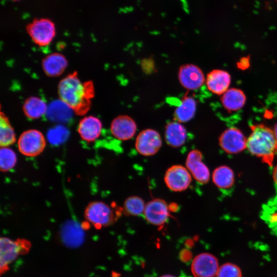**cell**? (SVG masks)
Returning <instances> with one entry per match:
<instances>
[{"mask_svg": "<svg viewBox=\"0 0 277 277\" xmlns=\"http://www.w3.org/2000/svg\"><path fill=\"white\" fill-rule=\"evenodd\" d=\"M250 66L249 58L245 57L242 58L238 63V67L241 69L245 70L248 68Z\"/></svg>", "mask_w": 277, "mask_h": 277, "instance_id": "obj_30", "label": "cell"}, {"mask_svg": "<svg viewBox=\"0 0 277 277\" xmlns=\"http://www.w3.org/2000/svg\"><path fill=\"white\" fill-rule=\"evenodd\" d=\"M26 31L33 42L39 47L50 45L56 35L54 23L46 18L34 19L27 25Z\"/></svg>", "mask_w": 277, "mask_h": 277, "instance_id": "obj_3", "label": "cell"}, {"mask_svg": "<svg viewBox=\"0 0 277 277\" xmlns=\"http://www.w3.org/2000/svg\"><path fill=\"white\" fill-rule=\"evenodd\" d=\"M61 239L69 247H77L83 242L84 233L81 227L76 223L69 221L61 229Z\"/></svg>", "mask_w": 277, "mask_h": 277, "instance_id": "obj_18", "label": "cell"}, {"mask_svg": "<svg viewBox=\"0 0 277 277\" xmlns=\"http://www.w3.org/2000/svg\"><path fill=\"white\" fill-rule=\"evenodd\" d=\"M85 217L94 226L101 228L108 226L115 221L114 214L110 207L104 202L94 201L86 208Z\"/></svg>", "mask_w": 277, "mask_h": 277, "instance_id": "obj_5", "label": "cell"}, {"mask_svg": "<svg viewBox=\"0 0 277 277\" xmlns=\"http://www.w3.org/2000/svg\"><path fill=\"white\" fill-rule=\"evenodd\" d=\"M68 65L64 55L54 52L46 55L42 61V67L44 73L48 77H56L62 75Z\"/></svg>", "mask_w": 277, "mask_h": 277, "instance_id": "obj_15", "label": "cell"}, {"mask_svg": "<svg viewBox=\"0 0 277 277\" xmlns=\"http://www.w3.org/2000/svg\"><path fill=\"white\" fill-rule=\"evenodd\" d=\"M102 129L101 121L93 115L84 116L78 125L77 131L85 141L91 142L95 141L101 135Z\"/></svg>", "mask_w": 277, "mask_h": 277, "instance_id": "obj_16", "label": "cell"}, {"mask_svg": "<svg viewBox=\"0 0 277 277\" xmlns=\"http://www.w3.org/2000/svg\"><path fill=\"white\" fill-rule=\"evenodd\" d=\"M144 215L150 224L161 226L164 224L169 216V207L163 200L156 199L148 202L145 207Z\"/></svg>", "mask_w": 277, "mask_h": 277, "instance_id": "obj_12", "label": "cell"}, {"mask_svg": "<svg viewBox=\"0 0 277 277\" xmlns=\"http://www.w3.org/2000/svg\"><path fill=\"white\" fill-rule=\"evenodd\" d=\"M48 106L44 100L35 96L25 100L22 106L25 115L29 119L39 118L47 112Z\"/></svg>", "mask_w": 277, "mask_h": 277, "instance_id": "obj_20", "label": "cell"}, {"mask_svg": "<svg viewBox=\"0 0 277 277\" xmlns=\"http://www.w3.org/2000/svg\"><path fill=\"white\" fill-rule=\"evenodd\" d=\"M219 267L218 260L214 255L203 252L194 258L191 270L194 277H216Z\"/></svg>", "mask_w": 277, "mask_h": 277, "instance_id": "obj_8", "label": "cell"}, {"mask_svg": "<svg viewBox=\"0 0 277 277\" xmlns=\"http://www.w3.org/2000/svg\"><path fill=\"white\" fill-rule=\"evenodd\" d=\"M164 181L169 189L173 191H182L188 188L191 182V176L187 168L176 165L166 171Z\"/></svg>", "mask_w": 277, "mask_h": 277, "instance_id": "obj_9", "label": "cell"}, {"mask_svg": "<svg viewBox=\"0 0 277 277\" xmlns=\"http://www.w3.org/2000/svg\"><path fill=\"white\" fill-rule=\"evenodd\" d=\"M216 277H242V273L236 264L226 263L220 266Z\"/></svg>", "mask_w": 277, "mask_h": 277, "instance_id": "obj_28", "label": "cell"}, {"mask_svg": "<svg viewBox=\"0 0 277 277\" xmlns=\"http://www.w3.org/2000/svg\"><path fill=\"white\" fill-rule=\"evenodd\" d=\"M231 82L229 73L224 70L215 69L207 75L206 84L208 89L214 94H223L228 89Z\"/></svg>", "mask_w": 277, "mask_h": 277, "instance_id": "obj_17", "label": "cell"}, {"mask_svg": "<svg viewBox=\"0 0 277 277\" xmlns=\"http://www.w3.org/2000/svg\"><path fill=\"white\" fill-rule=\"evenodd\" d=\"M186 166L198 183L201 184L208 183L210 179V172L207 166L202 162V154L200 151L193 150L188 153Z\"/></svg>", "mask_w": 277, "mask_h": 277, "instance_id": "obj_13", "label": "cell"}, {"mask_svg": "<svg viewBox=\"0 0 277 277\" xmlns=\"http://www.w3.org/2000/svg\"><path fill=\"white\" fill-rule=\"evenodd\" d=\"M68 134L65 127L63 126H57L49 130L48 137L52 144H58L64 141Z\"/></svg>", "mask_w": 277, "mask_h": 277, "instance_id": "obj_29", "label": "cell"}, {"mask_svg": "<svg viewBox=\"0 0 277 277\" xmlns=\"http://www.w3.org/2000/svg\"><path fill=\"white\" fill-rule=\"evenodd\" d=\"M177 76L181 85L188 90L200 88L206 81L201 68L192 64L182 65L179 69Z\"/></svg>", "mask_w": 277, "mask_h": 277, "instance_id": "obj_11", "label": "cell"}, {"mask_svg": "<svg viewBox=\"0 0 277 277\" xmlns=\"http://www.w3.org/2000/svg\"><path fill=\"white\" fill-rule=\"evenodd\" d=\"M19 152L23 155L34 157L41 154L46 146V140L43 133L36 129L24 131L17 141Z\"/></svg>", "mask_w": 277, "mask_h": 277, "instance_id": "obj_4", "label": "cell"}, {"mask_svg": "<svg viewBox=\"0 0 277 277\" xmlns=\"http://www.w3.org/2000/svg\"><path fill=\"white\" fill-rule=\"evenodd\" d=\"M196 110L195 99L191 96H184L174 111V119L180 123L187 122L194 117Z\"/></svg>", "mask_w": 277, "mask_h": 277, "instance_id": "obj_21", "label": "cell"}, {"mask_svg": "<svg viewBox=\"0 0 277 277\" xmlns=\"http://www.w3.org/2000/svg\"><path fill=\"white\" fill-rule=\"evenodd\" d=\"M273 131L274 134V136H275V137L277 142V123H276L275 125H274Z\"/></svg>", "mask_w": 277, "mask_h": 277, "instance_id": "obj_32", "label": "cell"}, {"mask_svg": "<svg viewBox=\"0 0 277 277\" xmlns=\"http://www.w3.org/2000/svg\"><path fill=\"white\" fill-rule=\"evenodd\" d=\"M72 111L73 110L60 99L52 102L48 106L46 114L48 119L53 122H65L71 117Z\"/></svg>", "mask_w": 277, "mask_h": 277, "instance_id": "obj_23", "label": "cell"}, {"mask_svg": "<svg viewBox=\"0 0 277 277\" xmlns=\"http://www.w3.org/2000/svg\"><path fill=\"white\" fill-rule=\"evenodd\" d=\"M251 132L247 138V149L253 155L261 158L269 166L273 165L277 152V142L272 129L263 124L251 126Z\"/></svg>", "mask_w": 277, "mask_h": 277, "instance_id": "obj_2", "label": "cell"}, {"mask_svg": "<svg viewBox=\"0 0 277 277\" xmlns=\"http://www.w3.org/2000/svg\"><path fill=\"white\" fill-rule=\"evenodd\" d=\"M212 179L214 184L223 189L231 188L234 183V172L227 166H221L215 168L213 172Z\"/></svg>", "mask_w": 277, "mask_h": 277, "instance_id": "obj_24", "label": "cell"}, {"mask_svg": "<svg viewBox=\"0 0 277 277\" xmlns=\"http://www.w3.org/2000/svg\"><path fill=\"white\" fill-rule=\"evenodd\" d=\"M145 205L142 199L137 196H132L125 201L123 209L127 215H139L144 213Z\"/></svg>", "mask_w": 277, "mask_h": 277, "instance_id": "obj_26", "label": "cell"}, {"mask_svg": "<svg viewBox=\"0 0 277 277\" xmlns=\"http://www.w3.org/2000/svg\"><path fill=\"white\" fill-rule=\"evenodd\" d=\"M165 137L168 145L173 147H180L186 140V129L181 123L170 122L165 127Z\"/></svg>", "mask_w": 277, "mask_h": 277, "instance_id": "obj_19", "label": "cell"}, {"mask_svg": "<svg viewBox=\"0 0 277 277\" xmlns=\"http://www.w3.org/2000/svg\"><path fill=\"white\" fill-rule=\"evenodd\" d=\"M28 243L24 240L13 241L2 237L0 240V269L5 272L8 265L14 261L26 248Z\"/></svg>", "mask_w": 277, "mask_h": 277, "instance_id": "obj_6", "label": "cell"}, {"mask_svg": "<svg viewBox=\"0 0 277 277\" xmlns=\"http://www.w3.org/2000/svg\"><path fill=\"white\" fill-rule=\"evenodd\" d=\"M223 107L229 111H235L241 109L245 105L246 97L244 92L239 89H228L221 97Z\"/></svg>", "mask_w": 277, "mask_h": 277, "instance_id": "obj_22", "label": "cell"}, {"mask_svg": "<svg viewBox=\"0 0 277 277\" xmlns=\"http://www.w3.org/2000/svg\"><path fill=\"white\" fill-rule=\"evenodd\" d=\"M57 93L60 99L75 114L82 116L91 108L92 100L95 95L94 83L90 80L82 82L78 72L73 71L60 81Z\"/></svg>", "mask_w": 277, "mask_h": 277, "instance_id": "obj_1", "label": "cell"}, {"mask_svg": "<svg viewBox=\"0 0 277 277\" xmlns=\"http://www.w3.org/2000/svg\"><path fill=\"white\" fill-rule=\"evenodd\" d=\"M13 1H20V0H12Z\"/></svg>", "mask_w": 277, "mask_h": 277, "instance_id": "obj_34", "label": "cell"}, {"mask_svg": "<svg viewBox=\"0 0 277 277\" xmlns=\"http://www.w3.org/2000/svg\"><path fill=\"white\" fill-rule=\"evenodd\" d=\"M16 141L15 134L8 117L5 113H0V145L8 147Z\"/></svg>", "mask_w": 277, "mask_h": 277, "instance_id": "obj_25", "label": "cell"}, {"mask_svg": "<svg viewBox=\"0 0 277 277\" xmlns=\"http://www.w3.org/2000/svg\"><path fill=\"white\" fill-rule=\"evenodd\" d=\"M162 144V138L157 131L152 129H146L137 136L135 147L140 154L150 156L159 150Z\"/></svg>", "mask_w": 277, "mask_h": 277, "instance_id": "obj_10", "label": "cell"}, {"mask_svg": "<svg viewBox=\"0 0 277 277\" xmlns=\"http://www.w3.org/2000/svg\"><path fill=\"white\" fill-rule=\"evenodd\" d=\"M272 177L275 185L277 186V165L273 170Z\"/></svg>", "mask_w": 277, "mask_h": 277, "instance_id": "obj_31", "label": "cell"}, {"mask_svg": "<svg viewBox=\"0 0 277 277\" xmlns=\"http://www.w3.org/2000/svg\"><path fill=\"white\" fill-rule=\"evenodd\" d=\"M275 1H276V2H277V0H275Z\"/></svg>", "mask_w": 277, "mask_h": 277, "instance_id": "obj_35", "label": "cell"}, {"mask_svg": "<svg viewBox=\"0 0 277 277\" xmlns=\"http://www.w3.org/2000/svg\"><path fill=\"white\" fill-rule=\"evenodd\" d=\"M219 142L221 148L228 154H237L247 149V138L240 129L235 127L223 131Z\"/></svg>", "mask_w": 277, "mask_h": 277, "instance_id": "obj_7", "label": "cell"}, {"mask_svg": "<svg viewBox=\"0 0 277 277\" xmlns=\"http://www.w3.org/2000/svg\"><path fill=\"white\" fill-rule=\"evenodd\" d=\"M17 158L14 151L8 147H1L0 150V169L7 172L12 169L16 163Z\"/></svg>", "mask_w": 277, "mask_h": 277, "instance_id": "obj_27", "label": "cell"}, {"mask_svg": "<svg viewBox=\"0 0 277 277\" xmlns=\"http://www.w3.org/2000/svg\"><path fill=\"white\" fill-rule=\"evenodd\" d=\"M137 129L134 120L127 115H121L115 117L111 122L110 131L117 139L126 141L131 138Z\"/></svg>", "mask_w": 277, "mask_h": 277, "instance_id": "obj_14", "label": "cell"}, {"mask_svg": "<svg viewBox=\"0 0 277 277\" xmlns=\"http://www.w3.org/2000/svg\"><path fill=\"white\" fill-rule=\"evenodd\" d=\"M161 277H175L173 275H170V274H165L161 276Z\"/></svg>", "mask_w": 277, "mask_h": 277, "instance_id": "obj_33", "label": "cell"}]
</instances>
